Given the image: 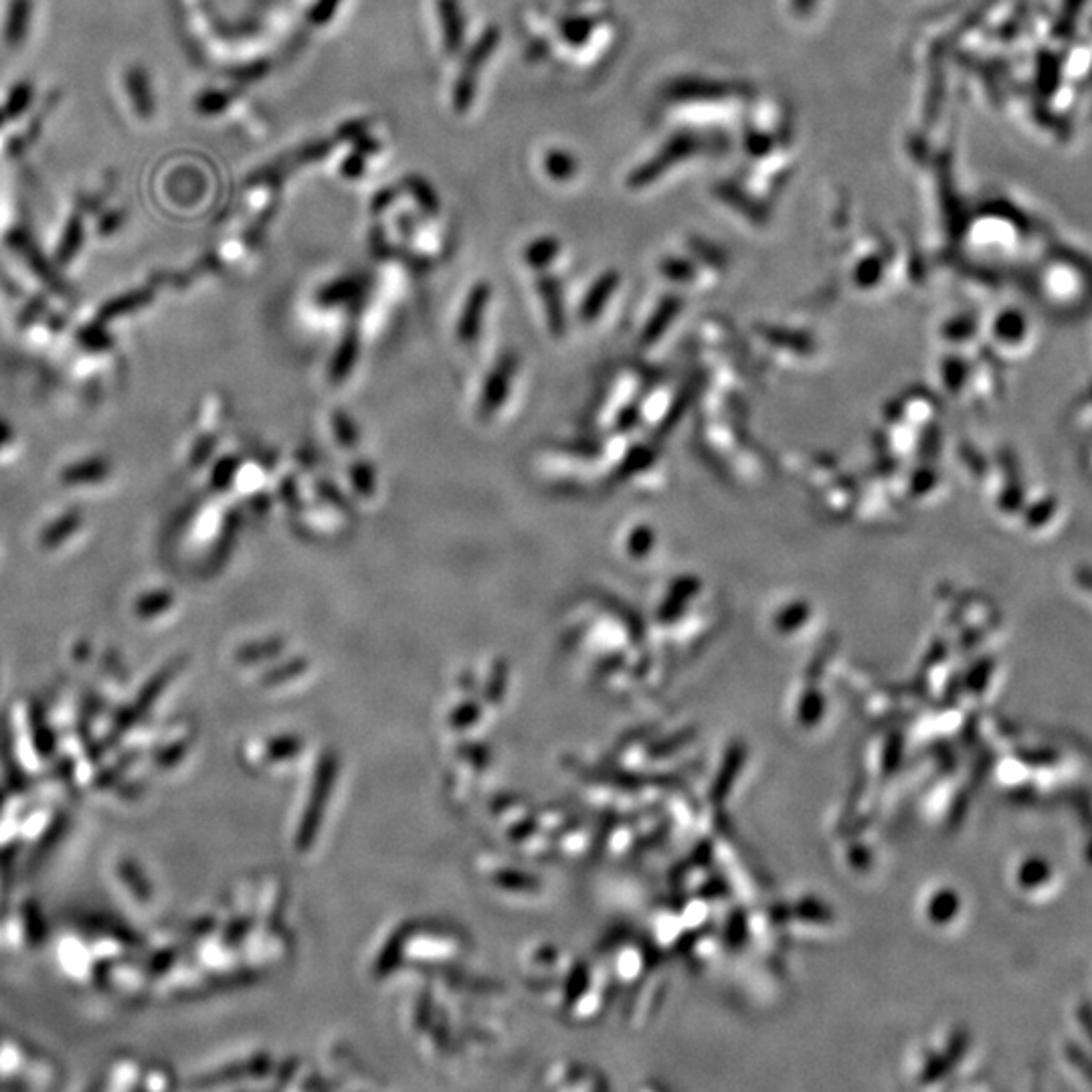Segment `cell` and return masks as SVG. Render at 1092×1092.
I'll use <instances>...</instances> for the list:
<instances>
[{
    "mask_svg": "<svg viewBox=\"0 0 1092 1092\" xmlns=\"http://www.w3.org/2000/svg\"><path fill=\"white\" fill-rule=\"evenodd\" d=\"M334 428H337L339 439H341L342 443H346V447H352V443H354V432H352V428H350L348 417L342 415V413L339 411L337 417H334Z\"/></svg>",
    "mask_w": 1092,
    "mask_h": 1092,
    "instance_id": "5bb4252c",
    "label": "cell"
},
{
    "mask_svg": "<svg viewBox=\"0 0 1092 1092\" xmlns=\"http://www.w3.org/2000/svg\"><path fill=\"white\" fill-rule=\"evenodd\" d=\"M83 524V516L79 512H68L64 516H59L57 521H53L43 532H41V546L43 549H57V546L64 544L68 538H71Z\"/></svg>",
    "mask_w": 1092,
    "mask_h": 1092,
    "instance_id": "5b68a950",
    "label": "cell"
},
{
    "mask_svg": "<svg viewBox=\"0 0 1092 1092\" xmlns=\"http://www.w3.org/2000/svg\"><path fill=\"white\" fill-rule=\"evenodd\" d=\"M212 443H215V439H205V441L201 443L203 447H199V449L195 451V455H193V460H195L197 464H203V462H205L206 455L212 451V447H215Z\"/></svg>",
    "mask_w": 1092,
    "mask_h": 1092,
    "instance_id": "e0dca14e",
    "label": "cell"
},
{
    "mask_svg": "<svg viewBox=\"0 0 1092 1092\" xmlns=\"http://www.w3.org/2000/svg\"><path fill=\"white\" fill-rule=\"evenodd\" d=\"M1062 81V59L1052 51H1040L1036 57V91L1042 98H1052Z\"/></svg>",
    "mask_w": 1092,
    "mask_h": 1092,
    "instance_id": "277c9868",
    "label": "cell"
},
{
    "mask_svg": "<svg viewBox=\"0 0 1092 1092\" xmlns=\"http://www.w3.org/2000/svg\"><path fill=\"white\" fill-rule=\"evenodd\" d=\"M371 476H373V470H371L369 466H364V464H362V466H356V470L352 472L354 485H356V488H358L360 492H364V496H367V485H364V483L369 481V483L375 485V479H371Z\"/></svg>",
    "mask_w": 1092,
    "mask_h": 1092,
    "instance_id": "9a60e30c",
    "label": "cell"
},
{
    "mask_svg": "<svg viewBox=\"0 0 1092 1092\" xmlns=\"http://www.w3.org/2000/svg\"><path fill=\"white\" fill-rule=\"evenodd\" d=\"M174 603V595L168 589H159V591H152V593H144L138 601H136V614L142 619H150V617H157L164 612H168Z\"/></svg>",
    "mask_w": 1092,
    "mask_h": 1092,
    "instance_id": "ba28073f",
    "label": "cell"
},
{
    "mask_svg": "<svg viewBox=\"0 0 1092 1092\" xmlns=\"http://www.w3.org/2000/svg\"><path fill=\"white\" fill-rule=\"evenodd\" d=\"M441 17L445 23L447 47L455 51L462 43V15L455 0H441Z\"/></svg>",
    "mask_w": 1092,
    "mask_h": 1092,
    "instance_id": "9c48e42d",
    "label": "cell"
},
{
    "mask_svg": "<svg viewBox=\"0 0 1092 1092\" xmlns=\"http://www.w3.org/2000/svg\"><path fill=\"white\" fill-rule=\"evenodd\" d=\"M512 373H514V358L508 354L500 362V367L490 375L488 385H485V388H483V397H481V413L483 415L494 413L504 403Z\"/></svg>",
    "mask_w": 1092,
    "mask_h": 1092,
    "instance_id": "7a4b0ae2",
    "label": "cell"
},
{
    "mask_svg": "<svg viewBox=\"0 0 1092 1092\" xmlns=\"http://www.w3.org/2000/svg\"><path fill=\"white\" fill-rule=\"evenodd\" d=\"M13 439H15L13 425L5 417H0V449L7 447Z\"/></svg>",
    "mask_w": 1092,
    "mask_h": 1092,
    "instance_id": "2e32d148",
    "label": "cell"
},
{
    "mask_svg": "<svg viewBox=\"0 0 1092 1092\" xmlns=\"http://www.w3.org/2000/svg\"><path fill=\"white\" fill-rule=\"evenodd\" d=\"M112 472V466L104 458H89L68 466L61 472V481L66 485H87L104 481Z\"/></svg>",
    "mask_w": 1092,
    "mask_h": 1092,
    "instance_id": "3957f363",
    "label": "cell"
},
{
    "mask_svg": "<svg viewBox=\"0 0 1092 1092\" xmlns=\"http://www.w3.org/2000/svg\"><path fill=\"white\" fill-rule=\"evenodd\" d=\"M174 672H176V663L168 665L166 670H160V674H157L155 678H152V682L148 684V688H146V690L140 694V698H138V710H144V708L150 706V703L155 701V698L160 694V690H164V686L170 682V678L174 676Z\"/></svg>",
    "mask_w": 1092,
    "mask_h": 1092,
    "instance_id": "7c38bea8",
    "label": "cell"
},
{
    "mask_svg": "<svg viewBox=\"0 0 1092 1092\" xmlns=\"http://www.w3.org/2000/svg\"><path fill=\"white\" fill-rule=\"evenodd\" d=\"M1086 5V0H1062V11L1054 21L1052 26V35L1054 39H1069L1074 35L1076 30V19L1082 11V7Z\"/></svg>",
    "mask_w": 1092,
    "mask_h": 1092,
    "instance_id": "52a82bcc",
    "label": "cell"
},
{
    "mask_svg": "<svg viewBox=\"0 0 1092 1092\" xmlns=\"http://www.w3.org/2000/svg\"><path fill=\"white\" fill-rule=\"evenodd\" d=\"M1090 28H1092V23H1090Z\"/></svg>",
    "mask_w": 1092,
    "mask_h": 1092,
    "instance_id": "ac0fdd59",
    "label": "cell"
},
{
    "mask_svg": "<svg viewBox=\"0 0 1092 1092\" xmlns=\"http://www.w3.org/2000/svg\"><path fill=\"white\" fill-rule=\"evenodd\" d=\"M356 354H358L356 341H354L352 337H348V339L342 342V346H341L337 358H334V362H332V379H334V381L339 383L341 379H344V377L350 373L352 362H354Z\"/></svg>",
    "mask_w": 1092,
    "mask_h": 1092,
    "instance_id": "30bf717a",
    "label": "cell"
},
{
    "mask_svg": "<svg viewBox=\"0 0 1092 1092\" xmlns=\"http://www.w3.org/2000/svg\"><path fill=\"white\" fill-rule=\"evenodd\" d=\"M77 341L87 348V350H108L112 346V339L110 334L100 326V324H91L85 326L83 330H79L77 334Z\"/></svg>",
    "mask_w": 1092,
    "mask_h": 1092,
    "instance_id": "8fae6325",
    "label": "cell"
},
{
    "mask_svg": "<svg viewBox=\"0 0 1092 1092\" xmlns=\"http://www.w3.org/2000/svg\"><path fill=\"white\" fill-rule=\"evenodd\" d=\"M488 297H490L488 284L476 286L474 292L470 294L464 316H462L460 326H458V337H460L462 342L476 341L478 332H479V324H481V312H483L485 306H488Z\"/></svg>",
    "mask_w": 1092,
    "mask_h": 1092,
    "instance_id": "6da1fadb",
    "label": "cell"
},
{
    "mask_svg": "<svg viewBox=\"0 0 1092 1092\" xmlns=\"http://www.w3.org/2000/svg\"><path fill=\"white\" fill-rule=\"evenodd\" d=\"M150 297H152L150 292H134V294L121 296V297H117V299H112L110 303H106V306L100 310L98 322H108V320H114V318L124 316V314H128V312L140 310L142 306H146V303H150Z\"/></svg>",
    "mask_w": 1092,
    "mask_h": 1092,
    "instance_id": "8992f818",
    "label": "cell"
},
{
    "mask_svg": "<svg viewBox=\"0 0 1092 1092\" xmlns=\"http://www.w3.org/2000/svg\"><path fill=\"white\" fill-rule=\"evenodd\" d=\"M235 468H237L235 460H221V464L215 468V472H212V485H215V488H225V485L231 481Z\"/></svg>",
    "mask_w": 1092,
    "mask_h": 1092,
    "instance_id": "4fadbf2b",
    "label": "cell"
}]
</instances>
